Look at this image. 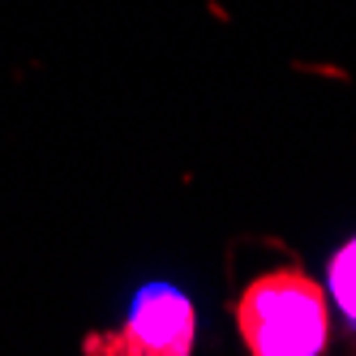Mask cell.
<instances>
[{
    "label": "cell",
    "instance_id": "6da1fadb",
    "mask_svg": "<svg viewBox=\"0 0 356 356\" xmlns=\"http://www.w3.org/2000/svg\"><path fill=\"white\" fill-rule=\"evenodd\" d=\"M236 326L258 356H314L330 339L326 292L300 266L266 270L241 292Z\"/></svg>",
    "mask_w": 356,
    "mask_h": 356
},
{
    "label": "cell",
    "instance_id": "7a4b0ae2",
    "mask_svg": "<svg viewBox=\"0 0 356 356\" xmlns=\"http://www.w3.org/2000/svg\"><path fill=\"white\" fill-rule=\"evenodd\" d=\"M197 335L193 305L172 288H150L120 330L86 335V356H189Z\"/></svg>",
    "mask_w": 356,
    "mask_h": 356
},
{
    "label": "cell",
    "instance_id": "3957f363",
    "mask_svg": "<svg viewBox=\"0 0 356 356\" xmlns=\"http://www.w3.org/2000/svg\"><path fill=\"white\" fill-rule=\"evenodd\" d=\"M330 292H335L348 322L356 326V241H348L335 253V262H330Z\"/></svg>",
    "mask_w": 356,
    "mask_h": 356
}]
</instances>
